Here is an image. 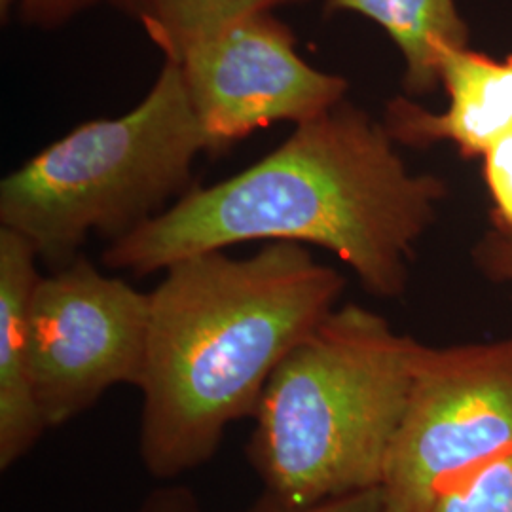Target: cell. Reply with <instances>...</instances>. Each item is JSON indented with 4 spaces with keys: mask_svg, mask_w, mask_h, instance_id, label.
Here are the masks:
<instances>
[{
    "mask_svg": "<svg viewBox=\"0 0 512 512\" xmlns=\"http://www.w3.org/2000/svg\"><path fill=\"white\" fill-rule=\"evenodd\" d=\"M482 169L492 200V224L512 230V133L482 154Z\"/></svg>",
    "mask_w": 512,
    "mask_h": 512,
    "instance_id": "cell-13",
    "label": "cell"
},
{
    "mask_svg": "<svg viewBox=\"0 0 512 512\" xmlns=\"http://www.w3.org/2000/svg\"><path fill=\"white\" fill-rule=\"evenodd\" d=\"M327 16L353 12L378 23L403 55L404 92L414 97L440 88V55L469 46V27L456 0H323Z\"/></svg>",
    "mask_w": 512,
    "mask_h": 512,
    "instance_id": "cell-10",
    "label": "cell"
},
{
    "mask_svg": "<svg viewBox=\"0 0 512 512\" xmlns=\"http://www.w3.org/2000/svg\"><path fill=\"white\" fill-rule=\"evenodd\" d=\"M473 258L490 281L512 285V230L492 224V230L476 243Z\"/></svg>",
    "mask_w": 512,
    "mask_h": 512,
    "instance_id": "cell-15",
    "label": "cell"
},
{
    "mask_svg": "<svg viewBox=\"0 0 512 512\" xmlns=\"http://www.w3.org/2000/svg\"><path fill=\"white\" fill-rule=\"evenodd\" d=\"M150 296L86 256L38 277L29 308V368L48 429L88 412L110 387H139Z\"/></svg>",
    "mask_w": 512,
    "mask_h": 512,
    "instance_id": "cell-6",
    "label": "cell"
},
{
    "mask_svg": "<svg viewBox=\"0 0 512 512\" xmlns=\"http://www.w3.org/2000/svg\"><path fill=\"white\" fill-rule=\"evenodd\" d=\"M395 145L382 120L342 101L234 177L194 186L109 243L101 262L145 277L186 256L291 241L338 256L366 293L399 298L448 188L431 173H412Z\"/></svg>",
    "mask_w": 512,
    "mask_h": 512,
    "instance_id": "cell-1",
    "label": "cell"
},
{
    "mask_svg": "<svg viewBox=\"0 0 512 512\" xmlns=\"http://www.w3.org/2000/svg\"><path fill=\"white\" fill-rule=\"evenodd\" d=\"M512 446V336L418 344L403 420L385 467V512H429L448 476Z\"/></svg>",
    "mask_w": 512,
    "mask_h": 512,
    "instance_id": "cell-5",
    "label": "cell"
},
{
    "mask_svg": "<svg viewBox=\"0 0 512 512\" xmlns=\"http://www.w3.org/2000/svg\"><path fill=\"white\" fill-rule=\"evenodd\" d=\"M429 512H512V446L442 480Z\"/></svg>",
    "mask_w": 512,
    "mask_h": 512,
    "instance_id": "cell-12",
    "label": "cell"
},
{
    "mask_svg": "<svg viewBox=\"0 0 512 512\" xmlns=\"http://www.w3.org/2000/svg\"><path fill=\"white\" fill-rule=\"evenodd\" d=\"M131 512H202V505L192 488L165 482L148 492Z\"/></svg>",
    "mask_w": 512,
    "mask_h": 512,
    "instance_id": "cell-17",
    "label": "cell"
},
{
    "mask_svg": "<svg viewBox=\"0 0 512 512\" xmlns=\"http://www.w3.org/2000/svg\"><path fill=\"white\" fill-rule=\"evenodd\" d=\"M293 29L274 12L236 19L175 61L205 150L219 156L277 122L306 124L346 101L349 82L298 54Z\"/></svg>",
    "mask_w": 512,
    "mask_h": 512,
    "instance_id": "cell-7",
    "label": "cell"
},
{
    "mask_svg": "<svg viewBox=\"0 0 512 512\" xmlns=\"http://www.w3.org/2000/svg\"><path fill=\"white\" fill-rule=\"evenodd\" d=\"M95 4V0H18V12L25 25L54 31Z\"/></svg>",
    "mask_w": 512,
    "mask_h": 512,
    "instance_id": "cell-16",
    "label": "cell"
},
{
    "mask_svg": "<svg viewBox=\"0 0 512 512\" xmlns=\"http://www.w3.org/2000/svg\"><path fill=\"white\" fill-rule=\"evenodd\" d=\"M340 272L306 245L186 256L150 296L139 456L171 482L207 463L234 421L253 418L275 368L336 310Z\"/></svg>",
    "mask_w": 512,
    "mask_h": 512,
    "instance_id": "cell-2",
    "label": "cell"
},
{
    "mask_svg": "<svg viewBox=\"0 0 512 512\" xmlns=\"http://www.w3.org/2000/svg\"><path fill=\"white\" fill-rule=\"evenodd\" d=\"M38 258L29 239L0 228V469L25 458L48 429L29 368V308Z\"/></svg>",
    "mask_w": 512,
    "mask_h": 512,
    "instance_id": "cell-9",
    "label": "cell"
},
{
    "mask_svg": "<svg viewBox=\"0 0 512 512\" xmlns=\"http://www.w3.org/2000/svg\"><path fill=\"white\" fill-rule=\"evenodd\" d=\"M207 154L181 69L164 59L150 92L116 118L76 126L0 183V228L31 241L52 270L92 234L118 241L194 188Z\"/></svg>",
    "mask_w": 512,
    "mask_h": 512,
    "instance_id": "cell-4",
    "label": "cell"
},
{
    "mask_svg": "<svg viewBox=\"0 0 512 512\" xmlns=\"http://www.w3.org/2000/svg\"><path fill=\"white\" fill-rule=\"evenodd\" d=\"M137 21L164 54L175 59L188 46L239 18L275 12L310 0H95Z\"/></svg>",
    "mask_w": 512,
    "mask_h": 512,
    "instance_id": "cell-11",
    "label": "cell"
},
{
    "mask_svg": "<svg viewBox=\"0 0 512 512\" xmlns=\"http://www.w3.org/2000/svg\"><path fill=\"white\" fill-rule=\"evenodd\" d=\"M239 512H385V501L382 488L344 495L310 507L289 505L268 492H262L247 509Z\"/></svg>",
    "mask_w": 512,
    "mask_h": 512,
    "instance_id": "cell-14",
    "label": "cell"
},
{
    "mask_svg": "<svg viewBox=\"0 0 512 512\" xmlns=\"http://www.w3.org/2000/svg\"><path fill=\"white\" fill-rule=\"evenodd\" d=\"M440 86L448 95L442 112L408 97L387 101L382 122L397 145L450 143L463 160H473L512 133V54L494 59L469 46L446 48L440 55Z\"/></svg>",
    "mask_w": 512,
    "mask_h": 512,
    "instance_id": "cell-8",
    "label": "cell"
},
{
    "mask_svg": "<svg viewBox=\"0 0 512 512\" xmlns=\"http://www.w3.org/2000/svg\"><path fill=\"white\" fill-rule=\"evenodd\" d=\"M418 344L359 304L332 311L256 406L245 452L262 492L310 507L382 488Z\"/></svg>",
    "mask_w": 512,
    "mask_h": 512,
    "instance_id": "cell-3",
    "label": "cell"
},
{
    "mask_svg": "<svg viewBox=\"0 0 512 512\" xmlns=\"http://www.w3.org/2000/svg\"><path fill=\"white\" fill-rule=\"evenodd\" d=\"M18 4V0H0V14H2V21L6 23V19L10 18V10Z\"/></svg>",
    "mask_w": 512,
    "mask_h": 512,
    "instance_id": "cell-18",
    "label": "cell"
}]
</instances>
